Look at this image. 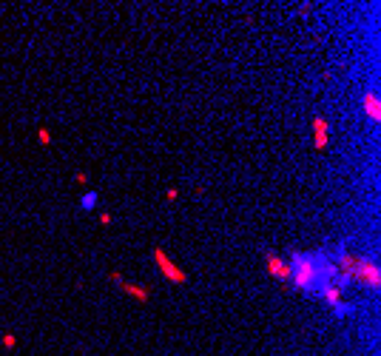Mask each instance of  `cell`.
<instances>
[{
  "mask_svg": "<svg viewBox=\"0 0 381 356\" xmlns=\"http://www.w3.org/2000/svg\"><path fill=\"white\" fill-rule=\"evenodd\" d=\"M361 109H364V114H367L373 123H378V120H381V100H378V92H364Z\"/></svg>",
  "mask_w": 381,
  "mask_h": 356,
  "instance_id": "7",
  "label": "cell"
},
{
  "mask_svg": "<svg viewBox=\"0 0 381 356\" xmlns=\"http://www.w3.org/2000/svg\"><path fill=\"white\" fill-rule=\"evenodd\" d=\"M290 265V282L296 291H304V294H319L325 282H336V268H333V259H327L325 254L316 251H301L293 254L288 259Z\"/></svg>",
  "mask_w": 381,
  "mask_h": 356,
  "instance_id": "1",
  "label": "cell"
},
{
  "mask_svg": "<svg viewBox=\"0 0 381 356\" xmlns=\"http://www.w3.org/2000/svg\"><path fill=\"white\" fill-rule=\"evenodd\" d=\"M319 296L333 308V313H336L338 319H341V316H347V313H353V308L345 302V288H341V285L325 282V285H321V291H319Z\"/></svg>",
  "mask_w": 381,
  "mask_h": 356,
  "instance_id": "4",
  "label": "cell"
},
{
  "mask_svg": "<svg viewBox=\"0 0 381 356\" xmlns=\"http://www.w3.org/2000/svg\"><path fill=\"white\" fill-rule=\"evenodd\" d=\"M74 183H77V185H88V174L86 171H77V174H74Z\"/></svg>",
  "mask_w": 381,
  "mask_h": 356,
  "instance_id": "13",
  "label": "cell"
},
{
  "mask_svg": "<svg viewBox=\"0 0 381 356\" xmlns=\"http://www.w3.org/2000/svg\"><path fill=\"white\" fill-rule=\"evenodd\" d=\"M100 222H103V225H111V222H114V217H111V214H100Z\"/></svg>",
  "mask_w": 381,
  "mask_h": 356,
  "instance_id": "15",
  "label": "cell"
},
{
  "mask_svg": "<svg viewBox=\"0 0 381 356\" xmlns=\"http://www.w3.org/2000/svg\"><path fill=\"white\" fill-rule=\"evenodd\" d=\"M154 262H157V271L165 276L168 282H174V285H185V282H188V274H185V271L179 268V265L174 262L162 248H154Z\"/></svg>",
  "mask_w": 381,
  "mask_h": 356,
  "instance_id": "3",
  "label": "cell"
},
{
  "mask_svg": "<svg viewBox=\"0 0 381 356\" xmlns=\"http://www.w3.org/2000/svg\"><path fill=\"white\" fill-rule=\"evenodd\" d=\"M120 288H123V294H128L131 299H137V302H140V305H145V302L151 299V291H148V288H142V285H134V282H123V285H120Z\"/></svg>",
  "mask_w": 381,
  "mask_h": 356,
  "instance_id": "8",
  "label": "cell"
},
{
  "mask_svg": "<svg viewBox=\"0 0 381 356\" xmlns=\"http://www.w3.org/2000/svg\"><path fill=\"white\" fill-rule=\"evenodd\" d=\"M97 203H100L97 191H86V194H83V200H80V208L83 211H91V208H97Z\"/></svg>",
  "mask_w": 381,
  "mask_h": 356,
  "instance_id": "9",
  "label": "cell"
},
{
  "mask_svg": "<svg viewBox=\"0 0 381 356\" xmlns=\"http://www.w3.org/2000/svg\"><path fill=\"white\" fill-rule=\"evenodd\" d=\"M330 146V123H327L321 114L313 117V148L316 151H325Z\"/></svg>",
  "mask_w": 381,
  "mask_h": 356,
  "instance_id": "6",
  "label": "cell"
},
{
  "mask_svg": "<svg viewBox=\"0 0 381 356\" xmlns=\"http://www.w3.org/2000/svg\"><path fill=\"white\" fill-rule=\"evenodd\" d=\"M177 197H179V188H168V191H165V200H168V203H174Z\"/></svg>",
  "mask_w": 381,
  "mask_h": 356,
  "instance_id": "14",
  "label": "cell"
},
{
  "mask_svg": "<svg viewBox=\"0 0 381 356\" xmlns=\"http://www.w3.org/2000/svg\"><path fill=\"white\" fill-rule=\"evenodd\" d=\"M0 345L6 350H14L17 348V336H14V333H0Z\"/></svg>",
  "mask_w": 381,
  "mask_h": 356,
  "instance_id": "10",
  "label": "cell"
},
{
  "mask_svg": "<svg viewBox=\"0 0 381 356\" xmlns=\"http://www.w3.org/2000/svg\"><path fill=\"white\" fill-rule=\"evenodd\" d=\"M51 140H54V137H51V131L46 129H37V143H40V146H51Z\"/></svg>",
  "mask_w": 381,
  "mask_h": 356,
  "instance_id": "11",
  "label": "cell"
},
{
  "mask_svg": "<svg viewBox=\"0 0 381 356\" xmlns=\"http://www.w3.org/2000/svg\"><path fill=\"white\" fill-rule=\"evenodd\" d=\"M108 279H111V282H114V285H117V288H120V285L125 282V276L120 274V271H111V274H108Z\"/></svg>",
  "mask_w": 381,
  "mask_h": 356,
  "instance_id": "12",
  "label": "cell"
},
{
  "mask_svg": "<svg viewBox=\"0 0 381 356\" xmlns=\"http://www.w3.org/2000/svg\"><path fill=\"white\" fill-rule=\"evenodd\" d=\"M264 271H268L273 279H279L282 285L290 282V265H288V259L279 257V254H273V251L264 254Z\"/></svg>",
  "mask_w": 381,
  "mask_h": 356,
  "instance_id": "5",
  "label": "cell"
},
{
  "mask_svg": "<svg viewBox=\"0 0 381 356\" xmlns=\"http://www.w3.org/2000/svg\"><path fill=\"white\" fill-rule=\"evenodd\" d=\"M350 279H353V282H358V285H364V288H370V291H378L381 288V268H378V262L370 259V257H358Z\"/></svg>",
  "mask_w": 381,
  "mask_h": 356,
  "instance_id": "2",
  "label": "cell"
}]
</instances>
